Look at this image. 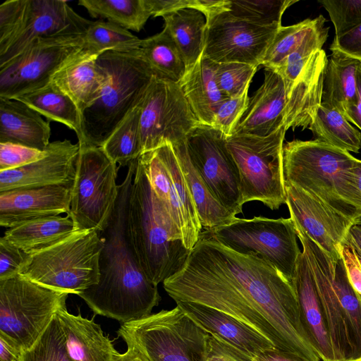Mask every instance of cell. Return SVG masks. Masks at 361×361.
Segmentation results:
<instances>
[{
    "label": "cell",
    "mask_w": 361,
    "mask_h": 361,
    "mask_svg": "<svg viewBox=\"0 0 361 361\" xmlns=\"http://www.w3.org/2000/svg\"><path fill=\"white\" fill-rule=\"evenodd\" d=\"M73 219L51 216L32 220L8 228L2 238L27 255L35 254L79 231Z\"/></svg>",
    "instance_id": "30"
},
{
    "label": "cell",
    "mask_w": 361,
    "mask_h": 361,
    "mask_svg": "<svg viewBox=\"0 0 361 361\" xmlns=\"http://www.w3.org/2000/svg\"><path fill=\"white\" fill-rule=\"evenodd\" d=\"M28 255L1 237L0 240V281L18 275Z\"/></svg>",
    "instance_id": "49"
},
{
    "label": "cell",
    "mask_w": 361,
    "mask_h": 361,
    "mask_svg": "<svg viewBox=\"0 0 361 361\" xmlns=\"http://www.w3.org/2000/svg\"><path fill=\"white\" fill-rule=\"evenodd\" d=\"M128 226L140 266L155 286L181 269L190 250L154 192L142 164L137 166L129 202Z\"/></svg>",
    "instance_id": "3"
},
{
    "label": "cell",
    "mask_w": 361,
    "mask_h": 361,
    "mask_svg": "<svg viewBox=\"0 0 361 361\" xmlns=\"http://www.w3.org/2000/svg\"><path fill=\"white\" fill-rule=\"evenodd\" d=\"M38 111L49 121L60 122L82 140L81 112L75 102L52 82L16 98Z\"/></svg>",
    "instance_id": "34"
},
{
    "label": "cell",
    "mask_w": 361,
    "mask_h": 361,
    "mask_svg": "<svg viewBox=\"0 0 361 361\" xmlns=\"http://www.w3.org/2000/svg\"><path fill=\"white\" fill-rule=\"evenodd\" d=\"M257 66L238 62L216 63L217 86L226 97H235L248 90Z\"/></svg>",
    "instance_id": "43"
},
{
    "label": "cell",
    "mask_w": 361,
    "mask_h": 361,
    "mask_svg": "<svg viewBox=\"0 0 361 361\" xmlns=\"http://www.w3.org/2000/svg\"><path fill=\"white\" fill-rule=\"evenodd\" d=\"M254 361H303L294 356L281 353L276 350L262 353L254 357Z\"/></svg>",
    "instance_id": "57"
},
{
    "label": "cell",
    "mask_w": 361,
    "mask_h": 361,
    "mask_svg": "<svg viewBox=\"0 0 361 361\" xmlns=\"http://www.w3.org/2000/svg\"><path fill=\"white\" fill-rule=\"evenodd\" d=\"M284 126L267 136L234 133L226 145L237 166L242 202L263 203L271 210L286 202L283 170Z\"/></svg>",
    "instance_id": "8"
},
{
    "label": "cell",
    "mask_w": 361,
    "mask_h": 361,
    "mask_svg": "<svg viewBox=\"0 0 361 361\" xmlns=\"http://www.w3.org/2000/svg\"><path fill=\"white\" fill-rule=\"evenodd\" d=\"M295 227L314 278L335 360L361 358V295L350 284L341 257L331 259Z\"/></svg>",
    "instance_id": "4"
},
{
    "label": "cell",
    "mask_w": 361,
    "mask_h": 361,
    "mask_svg": "<svg viewBox=\"0 0 361 361\" xmlns=\"http://www.w3.org/2000/svg\"><path fill=\"white\" fill-rule=\"evenodd\" d=\"M292 284L312 347L322 361H336L314 278L303 251L300 254Z\"/></svg>",
    "instance_id": "24"
},
{
    "label": "cell",
    "mask_w": 361,
    "mask_h": 361,
    "mask_svg": "<svg viewBox=\"0 0 361 361\" xmlns=\"http://www.w3.org/2000/svg\"><path fill=\"white\" fill-rule=\"evenodd\" d=\"M350 361H361V358H358V359H355V360H350Z\"/></svg>",
    "instance_id": "62"
},
{
    "label": "cell",
    "mask_w": 361,
    "mask_h": 361,
    "mask_svg": "<svg viewBox=\"0 0 361 361\" xmlns=\"http://www.w3.org/2000/svg\"><path fill=\"white\" fill-rule=\"evenodd\" d=\"M354 250H355V252H356V254H357V257H358V258H359V259L360 261V263H361V251L359 250L355 249V248H354Z\"/></svg>",
    "instance_id": "61"
},
{
    "label": "cell",
    "mask_w": 361,
    "mask_h": 361,
    "mask_svg": "<svg viewBox=\"0 0 361 361\" xmlns=\"http://www.w3.org/2000/svg\"><path fill=\"white\" fill-rule=\"evenodd\" d=\"M296 0H231L229 12L235 17L255 25H281L284 11Z\"/></svg>",
    "instance_id": "41"
},
{
    "label": "cell",
    "mask_w": 361,
    "mask_h": 361,
    "mask_svg": "<svg viewBox=\"0 0 361 361\" xmlns=\"http://www.w3.org/2000/svg\"><path fill=\"white\" fill-rule=\"evenodd\" d=\"M338 194L357 216L361 214V160L357 159L345 172Z\"/></svg>",
    "instance_id": "48"
},
{
    "label": "cell",
    "mask_w": 361,
    "mask_h": 361,
    "mask_svg": "<svg viewBox=\"0 0 361 361\" xmlns=\"http://www.w3.org/2000/svg\"><path fill=\"white\" fill-rule=\"evenodd\" d=\"M79 147L68 215L79 229L101 232L111 218L118 196V166L102 147L86 144Z\"/></svg>",
    "instance_id": "12"
},
{
    "label": "cell",
    "mask_w": 361,
    "mask_h": 361,
    "mask_svg": "<svg viewBox=\"0 0 361 361\" xmlns=\"http://www.w3.org/2000/svg\"><path fill=\"white\" fill-rule=\"evenodd\" d=\"M68 293L38 284L20 274L0 281V332L31 348L56 313L66 307Z\"/></svg>",
    "instance_id": "11"
},
{
    "label": "cell",
    "mask_w": 361,
    "mask_h": 361,
    "mask_svg": "<svg viewBox=\"0 0 361 361\" xmlns=\"http://www.w3.org/2000/svg\"><path fill=\"white\" fill-rule=\"evenodd\" d=\"M190 318L211 336L236 350L255 357L276 350L272 342L255 329L214 308L191 302H177Z\"/></svg>",
    "instance_id": "21"
},
{
    "label": "cell",
    "mask_w": 361,
    "mask_h": 361,
    "mask_svg": "<svg viewBox=\"0 0 361 361\" xmlns=\"http://www.w3.org/2000/svg\"><path fill=\"white\" fill-rule=\"evenodd\" d=\"M166 27L178 47L186 66V72L200 60L204 51L207 20L194 8H181L162 16Z\"/></svg>",
    "instance_id": "32"
},
{
    "label": "cell",
    "mask_w": 361,
    "mask_h": 361,
    "mask_svg": "<svg viewBox=\"0 0 361 361\" xmlns=\"http://www.w3.org/2000/svg\"><path fill=\"white\" fill-rule=\"evenodd\" d=\"M328 58L321 49L315 52L295 82L287 97L284 126L286 130L309 128L322 103L323 82Z\"/></svg>",
    "instance_id": "25"
},
{
    "label": "cell",
    "mask_w": 361,
    "mask_h": 361,
    "mask_svg": "<svg viewBox=\"0 0 361 361\" xmlns=\"http://www.w3.org/2000/svg\"><path fill=\"white\" fill-rule=\"evenodd\" d=\"M340 37L361 24V0H319Z\"/></svg>",
    "instance_id": "45"
},
{
    "label": "cell",
    "mask_w": 361,
    "mask_h": 361,
    "mask_svg": "<svg viewBox=\"0 0 361 361\" xmlns=\"http://www.w3.org/2000/svg\"><path fill=\"white\" fill-rule=\"evenodd\" d=\"M172 147L193 199L202 228L211 230L232 221L235 215L213 195L190 160L185 140L173 144Z\"/></svg>",
    "instance_id": "31"
},
{
    "label": "cell",
    "mask_w": 361,
    "mask_h": 361,
    "mask_svg": "<svg viewBox=\"0 0 361 361\" xmlns=\"http://www.w3.org/2000/svg\"><path fill=\"white\" fill-rule=\"evenodd\" d=\"M93 18L106 19L128 30L140 31L151 16L144 0H80Z\"/></svg>",
    "instance_id": "37"
},
{
    "label": "cell",
    "mask_w": 361,
    "mask_h": 361,
    "mask_svg": "<svg viewBox=\"0 0 361 361\" xmlns=\"http://www.w3.org/2000/svg\"><path fill=\"white\" fill-rule=\"evenodd\" d=\"M163 286L176 302L226 313L264 335L278 351L322 361L303 326L292 283L255 253L236 252L200 233L181 269Z\"/></svg>",
    "instance_id": "1"
},
{
    "label": "cell",
    "mask_w": 361,
    "mask_h": 361,
    "mask_svg": "<svg viewBox=\"0 0 361 361\" xmlns=\"http://www.w3.org/2000/svg\"><path fill=\"white\" fill-rule=\"evenodd\" d=\"M56 316L66 350L72 361L114 360L118 352L99 324L68 312L66 307L61 309Z\"/></svg>",
    "instance_id": "26"
},
{
    "label": "cell",
    "mask_w": 361,
    "mask_h": 361,
    "mask_svg": "<svg viewBox=\"0 0 361 361\" xmlns=\"http://www.w3.org/2000/svg\"><path fill=\"white\" fill-rule=\"evenodd\" d=\"M353 224L361 226V214L358 215L353 219Z\"/></svg>",
    "instance_id": "60"
},
{
    "label": "cell",
    "mask_w": 361,
    "mask_h": 361,
    "mask_svg": "<svg viewBox=\"0 0 361 361\" xmlns=\"http://www.w3.org/2000/svg\"><path fill=\"white\" fill-rule=\"evenodd\" d=\"M317 18H307L289 26H281L276 31L262 59L265 68H277L302 42L312 29Z\"/></svg>",
    "instance_id": "42"
},
{
    "label": "cell",
    "mask_w": 361,
    "mask_h": 361,
    "mask_svg": "<svg viewBox=\"0 0 361 361\" xmlns=\"http://www.w3.org/2000/svg\"><path fill=\"white\" fill-rule=\"evenodd\" d=\"M44 151L11 142H0V171L18 169L42 159Z\"/></svg>",
    "instance_id": "47"
},
{
    "label": "cell",
    "mask_w": 361,
    "mask_h": 361,
    "mask_svg": "<svg viewBox=\"0 0 361 361\" xmlns=\"http://www.w3.org/2000/svg\"><path fill=\"white\" fill-rule=\"evenodd\" d=\"M207 361H254V357L211 336Z\"/></svg>",
    "instance_id": "52"
},
{
    "label": "cell",
    "mask_w": 361,
    "mask_h": 361,
    "mask_svg": "<svg viewBox=\"0 0 361 361\" xmlns=\"http://www.w3.org/2000/svg\"><path fill=\"white\" fill-rule=\"evenodd\" d=\"M201 234L236 252L257 255L292 283L301 251L290 218L235 217L228 224L205 230Z\"/></svg>",
    "instance_id": "10"
},
{
    "label": "cell",
    "mask_w": 361,
    "mask_h": 361,
    "mask_svg": "<svg viewBox=\"0 0 361 361\" xmlns=\"http://www.w3.org/2000/svg\"><path fill=\"white\" fill-rule=\"evenodd\" d=\"M309 129L314 140L348 152L361 149V133L337 109L321 103Z\"/></svg>",
    "instance_id": "36"
},
{
    "label": "cell",
    "mask_w": 361,
    "mask_h": 361,
    "mask_svg": "<svg viewBox=\"0 0 361 361\" xmlns=\"http://www.w3.org/2000/svg\"><path fill=\"white\" fill-rule=\"evenodd\" d=\"M155 149L171 176L168 212L180 232L185 247L191 250L198 241L202 229L193 199L172 145L166 143Z\"/></svg>",
    "instance_id": "27"
},
{
    "label": "cell",
    "mask_w": 361,
    "mask_h": 361,
    "mask_svg": "<svg viewBox=\"0 0 361 361\" xmlns=\"http://www.w3.org/2000/svg\"><path fill=\"white\" fill-rule=\"evenodd\" d=\"M118 336L149 361H207L211 335L176 305L123 323Z\"/></svg>",
    "instance_id": "7"
},
{
    "label": "cell",
    "mask_w": 361,
    "mask_h": 361,
    "mask_svg": "<svg viewBox=\"0 0 361 361\" xmlns=\"http://www.w3.org/2000/svg\"><path fill=\"white\" fill-rule=\"evenodd\" d=\"M207 25L202 56L216 63L262 65L266 51L281 25L261 26L233 16L229 11Z\"/></svg>",
    "instance_id": "17"
},
{
    "label": "cell",
    "mask_w": 361,
    "mask_h": 361,
    "mask_svg": "<svg viewBox=\"0 0 361 361\" xmlns=\"http://www.w3.org/2000/svg\"><path fill=\"white\" fill-rule=\"evenodd\" d=\"M73 184L0 192V225L6 228L68 214Z\"/></svg>",
    "instance_id": "20"
},
{
    "label": "cell",
    "mask_w": 361,
    "mask_h": 361,
    "mask_svg": "<svg viewBox=\"0 0 361 361\" xmlns=\"http://www.w3.org/2000/svg\"><path fill=\"white\" fill-rule=\"evenodd\" d=\"M139 50L155 77L176 83L184 77L185 63L166 27L159 33L142 39Z\"/></svg>",
    "instance_id": "35"
},
{
    "label": "cell",
    "mask_w": 361,
    "mask_h": 361,
    "mask_svg": "<svg viewBox=\"0 0 361 361\" xmlns=\"http://www.w3.org/2000/svg\"><path fill=\"white\" fill-rule=\"evenodd\" d=\"M356 159L350 152L317 140H294L283 146L284 180L354 219L357 214L338 197L337 187Z\"/></svg>",
    "instance_id": "9"
},
{
    "label": "cell",
    "mask_w": 361,
    "mask_h": 361,
    "mask_svg": "<svg viewBox=\"0 0 361 361\" xmlns=\"http://www.w3.org/2000/svg\"><path fill=\"white\" fill-rule=\"evenodd\" d=\"M92 21L76 13L61 0H25L18 23L0 45V66L39 38L82 35Z\"/></svg>",
    "instance_id": "16"
},
{
    "label": "cell",
    "mask_w": 361,
    "mask_h": 361,
    "mask_svg": "<svg viewBox=\"0 0 361 361\" xmlns=\"http://www.w3.org/2000/svg\"><path fill=\"white\" fill-rule=\"evenodd\" d=\"M200 123L179 83L154 76L141 103L142 153L185 140Z\"/></svg>",
    "instance_id": "14"
},
{
    "label": "cell",
    "mask_w": 361,
    "mask_h": 361,
    "mask_svg": "<svg viewBox=\"0 0 361 361\" xmlns=\"http://www.w3.org/2000/svg\"><path fill=\"white\" fill-rule=\"evenodd\" d=\"M152 16H163L181 8H192L193 0H144Z\"/></svg>",
    "instance_id": "53"
},
{
    "label": "cell",
    "mask_w": 361,
    "mask_h": 361,
    "mask_svg": "<svg viewBox=\"0 0 361 361\" xmlns=\"http://www.w3.org/2000/svg\"><path fill=\"white\" fill-rule=\"evenodd\" d=\"M357 100L348 106L343 113L347 120L361 130V63L357 71Z\"/></svg>",
    "instance_id": "56"
},
{
    "label": "cell",
    "mask_w": 361,
    "mask_h": 361,
    "mask_svg": "<svg viewBox=\"0 0 361 361\" xmlns=\"http://www.w3.org/2000/svg\"><path fill=\"white\" fill-rule=\"evenodd\" d=\"M286 204L290 219L331 259L341 258L340 247L353 219L302 189L285 182Z\"/></svg>",
    "instance_id": "18"
},
{
    "label": "cell",
    "mask_w": 361,
    "mask_h": 361,
    "mask_svg": "<svg viewBox=\"0 0 361 361\" xmlns=\"http://www.w3.org/2000/svg\"><path fill=\"white\" fill-rule=\"evenodd\" d=\"M79 144L68 140L49 143L45 156L24 166L0 171V192L73 184Z\"/></svg>",
    "instance_id": "19"
},
{
    "label": "cell",
    "mask_w": 361,
    "mask_h": 361,
    "mask_svg": "<svg viewBox=\"0 0 361 361\" xmlns=\"http://www.w3.org/2000/svg\"><path fill=\"white\" fill-rule=\"evenodd\" d=\"M23 361H72L66 350L56 314L34 345L25 351Z\"/></svg>",
    "instance_id": "44"
},
{
    "label": "cell",
    "mask_w": 361,
    "mask_h": 361,
    "mask_svg": "<svg viewBox=\"0 0 361 361\" xmlns=\"http://www.w3.org/2000/svg\"><path fill=\"white\" fill-rule=\"evenodd\" d=\"M83 46L82 35L35 39L0 66V97L13 99L47 85Z\"/></svg>",
    "instance_id": "13"
},
{
    "label": "cell",
    "mask_w": 361,
    "mask_h": 361,
    "mask_svg": "<svg viewBox=\"0 0 361 361\" xmlns=\"http://www.w3.org/2000/svg\"><path fill=\"white\" fill-rule=\"evenodd\" d=\"M248 90L242 95L226 98L220 104L212 127L226 137L231 135L243 116L249 102Z\"/></svg>",
    "instance_id": "46"
},
{
    "label": "cell",
    "mask_w": 361,
    "mask_h": 361,
    "mask_svg": "<svg viewBox=\"0 0 361 361\" xmlns=\"http://www.w3.org/2000/svg\"><path fill=\"white\" fill-rule=\"evenodd\" d=\"M141 103L131 110L102 147L107 156L121 166H128L142 153L140 129Z\"/></svg>",
    "instance_id": "38"
},
{
    "label": "cell",
    "mask_w": 361,
    "mask_h": 361,
    "mask_svg": "<svg viewBox=\"0 0 361 361\" xmlns=\"http://www.w3.org/2000/svg\"><path fill=\"white\" fill-rule=\"evenodd\" d=\"M287 94L281 76L265 68L264 82L249 98L247 107L233 133L267 136L284 126ZM285 127V126H284Z\"/></svg>",
    "instance_id": "22"
},
{
    "label": "cell",
    "mask_w": 361,
    "mask_h": 361,
    "mask_svg": "<svg viewBox=\"0 0 361 361\" xmlns=\"http://www.w3.org/2000/svg\"><path fill=\"white\" fill-rule=\"evenodd\" d=\"M136 166L137 160L128 166L111 218L99 232L103 247L99 282L78 295L95 314L122 323L149 316L161 300L157 286L140 266L129 231V202Z\"/></svg>",
    "instance_id": "2"
},
{
    "label": "cell",
    "mask_w": 361,
    "mask_h": 361,
    "mask_svg": "<svg viewBox=\"0 0 361 361\" xmlns=\"http://www.w3.org/2000/svg\"><path fill=\"white\" fill-rule=\"evenodd\" d=\"M99 54L83 47L60 68L51 82L67 94L82 113L100 97L109 80Z\"/></svg>",
    "instance_id": "23"
},
{
    "label": "cell",
    "mask_w": 361,
    "mask_h": 361,
    "mask_svg": "<svg viewBox=\"0 0 361 361\" xmlns=\"http://www.w3.org/2000/svg\"><path fill=\"white\" fill-rule=\"evenodd\" d=\"M127 346V350L123 353H118L114 361H149L136 347L133 345Z\"/></svg>",
    "instance_id": "58"
},
{
    "label": "cell",
    "mask_w": 361,
    "mask_h": 361,
    "mask_svg": "<svg viewBox=\"0 0 361 361\" xmlns=\"http://www.w3.org/2000/svg\"><path fill=\"white\" fill-rule=\"evenodd\" d=\"M84 47L94 53L138 49L141 40L129 30L109 21H92L82 35Z\"/></svg>",
    "instance_id": "40"
},
{
    "label": "cell",
    "mask_w": 361,
    "mask_h": 361,
    "mask_svg": "<svg viewBox=\"0 0 361 361\" xmlns=\"http://www.w3.org/2000/svg\"><path fill=\"white\" fill-rule=\"evenodd\" d=\"M330 50L361 61V24L344 35L334 37Z\"/></svg>",
    "instance_id": "50"
},
{
    "label": "cell",
    "mask_w": 361,
    "mask_h": 361,
    "mask_svg": "<svg viewBox=\"0 0 361 361\" xmlns=\"http://www.w3.org/2000/svg\"><path fill=\"white\" fill-rule=\"evenodd\" d=\"M340 255L350 284L361 295V263L354 248L345 240L341 245Z\"/></svg>",
    "instance_id": "51"
},
{
    "label": "cell",
    "mask_w": 361,
    "mask_h": 361,
    "mask_svg": "<svg viewBox=\"0 0 361 361\" xmlns=\"http://www.w3.org/2000/svg\"><path fill=\"white\" fill-rule=\"evenodd\" d=\"M50 136L49 121L38 111L18 99L0 97V142L44 151Z\"/></svg>",
    "instance_id": "28"
},
{
    "label": "cell",
    "mask_w": 361,
    "mask_h": 361,
    "mask_svg": "<svg viewBox=\"0 0 361 361\" xmlns=\"http://www.w3.org/2000/svg\"><path fill=\"white\" fill-rule=\"evenodd\" d=\"M326 19L322 15L317 17V21L307 33L300 45L275 70L282 78L287 97L298 77L312 55L322 49L328 37L329 27L325 26Z\"/></svg>",
    "instance_id": "39"
},
{
    "label": "cell",
    "mask_w": 361,
    "mask_h": 361,
    "mask_svg": "<svg viewBox=\"0 0 361 361\" xmlns=\"http://www.w3.org/2000/svg\"><path fill=\"white\" fill-rule=\"evenodd\" d=\"M97 60L109 80L102 94L82 113V140L79 144L102 147L119 123L143 100L154 77L138 49L109 50Z\"/></svg>",
    "instance_id": "5"
},
{
    "label": "cell",
    "mask_w": 361,
    "mask_h": 361,
    "mask_svg": "<svg viewBox=\"0 0 361 361\" xmlns=\"http://www.w3.org/2000/svg\"><path fill=\"white\" fill-rule=\"evenodd\" d=\"M231 0H193L192 8L202 12L206 18L207 24L220 13L230 11Z\"/></svg>",
    "instance_id": "54"
},
{
    "label": "cell",
    "mask_w": 361,
    "mask_h": 361,
    "mask_svg": "<svg viewBox=\"0 0 361 361\" xmlns=\"http://www.w3.org/2000/svg\"><path fill=\"white\" fill-rule=\"evenodd\" d=\"M226 136L200 123L186 136L190 160L214 197L236 214L243 210L239 173L226 145Z\"/></svg>",
    "instance_id": "15"
},
{
    "label": "cell",
    "mask_w": 361,
    "mask_h": 361,
    "mask_svg": "<svg viewBox=\"0 0 361 361\" xmlns=\"http://www.w3.org/2000/svg\"><path fill=\"white\" fill-rule=\"evenodd\" d=\"M216 62L202 56L179 82L198 121L212 126L216 112L228 98L219 90L215 78Z\"/></svg>",
    "instance_id": "29"
},
{
    "label": "cell",
    "mask_w": 361,
    "mask_h": 361,
    "mask_svg": "<svg viewBox=\"0 0 361 361\" xmlns=\"http://www.w3.org/2000/svg\"><path fill=\"white\" fill-rule=\"evenodd\" d=\"M102 247L99 231L79 230L29 255L19 274L51 289L79 295L99 282Z\"/></svg>",
    "instance_id": "6"
},
{
    "label": "cell",
    "mask_w": 361,
    "mask_h": 361,
    "mask_svg": "<svg viewBox=\"0 0 361 361\" xmlns=\"http://www.w3.org/2000/svg\"><path fill=\"white\" fill-rule=\"evenodd\" d=\"M361 61L340 52H332L327 60L322 103L343 114L357 100V71Z\"/></svg>",
    "instance_id": "33"
},
{
    "label": "cell",
    "mask_w": 361,
    "mask_h": 361,
    "mask_svg": "<svg viewBox=\"0 0 361 361\" xmlns=\"http://www.w3.org/2000/svg\"><path fill=\"white\" fill-rule=\"evenodd\" d=\"M345 240L353 248L361 251V226L353 224L349 229Z\"/></svg>",
    "instance_id": "59"
},
{
    "label": "cell",
    "mask_w": 361,
    "mask_h": 361,
    "mask_svg": "<svg viewBox=\"0 0 361 361\" xmlns=\"http://www.w3.org/2000/svg\"><path fill=\"white\" fill-rule=\"evenodd\" d=\"M24 353L18 343L0 332V361H23Z\"/></svg>",
    "instance_id": "55"
}]
</instances>
